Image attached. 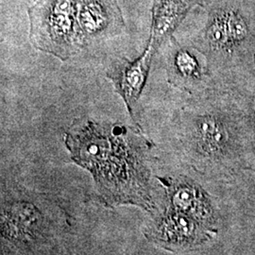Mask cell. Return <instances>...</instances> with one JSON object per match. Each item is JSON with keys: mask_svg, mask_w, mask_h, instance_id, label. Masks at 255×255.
Segmentation results:
<instances>
[{"mask_svg": "<svg viewBox=\"0 0 255 255\" xmlns=\"http://www.w3.org/2000/svg\"><path fill=\"white\" fill-rule=\"evenodd\" d=\"M207 36L214 46H224L230 42L225 15H218L214 18L210 24Z\"/></svg>", "mask_w": 255, "mask_h": 255, "instance_id": "cell-9", "label": "cell"}, {"mask_svg": "<svg viewBox=\"0 0 255 255\" xmlns=\"http://www.w3.org/2000/svg\"><path fill=\"white\" fill-rule=\"evenodd\" d=\"M144 235L148 241L162 246H184L197 240L198 227L192 217L174 210L147 224Z\"/></svg>", "mask_w": 255, "mask_h": 255, "instance_id": "cell-6", "label": "cell"}, {"mask_svg": "<svg viewBox=\"0 0 255 255\" xmlns=\"http://www.w3.org/2000/svg\"><path fill=\"white\" fill-rule=\"evenodd\" d=\"M228 30L229 40L237 42L242 40L247 34V26L243 18L235 11L225 15Z\"/></svg>", "mask_w": 255, "mask_h": 255, "instance_id": "cell-11", "label": "cell"}, {"mask_svg": "<svg viewBox=\"0 0 255 255\" xmlns=\"http://www.w3.org/2000/svg\"><path fill=\"white\" fill-rule=\"evenodd\" d=\"M174 210L197 219L205 218L209 209L201 190L186 182L166 184Z\"/></svg>", "mask_w": 255, "mask_h": 255, "instance_id": "cell-8", "label": "cell"}, {"mask_svg": "<svg viewBox=\"0 0 255 255\" xmlns=\"http://www.w3.org/2000/svg\"><path fill=\"white\" fill-rule=\"evenodd\" d=\"M155 51L154 46L148 43L144 53L140 57L133 61H128L126 58L118 59L107 71V77L123 99L130 118L133 120V109L145 87Z\"/></svg>", "mask_w": 255, "mask_h": 255, "instance_id": "cell-4", "label": "cell"}, {"mask_svg": "<svg viewBox=\"0 0 255 255\" xmlns=\"http://www.w3.org/2000/svg\"><path fill=\"white\" fill-rule=\"evenodd\" d=\"M64 145L74 163L93 176L107 206L134 205L152 211L146 138L119 123L86 120L65 132Z\"/></svg>", "mask_w": 255, "mask_h": 255, "instance_id": "cell-1", "label": "cell"}, {"mask_svg": "<svg viewBox=\"0 0 255 255\" xmlns=\"http://www.w3.org/2000/svg\"><path fill=\"white\" fill-rule=\"evenodd\" d=\"M193 0H154L151 34L148 43L157 49L165 37L179 25Z\"/></svg>", "mask_w": 255, "mask_h": 255, "instance_id": "cell-7", "label": "cell"}, {"mask_svg": "<svg viewBox=\"0 0 255 255\" xmlns=\"http://www.w3.org/2000/svg\"><path fill=\"white\" fill-rule=\"evenodd\" d=\"M2 241L21 250L45 243L50 236L49 222L44 213L31 201H2Z\"/></svg>", "mask_w": 255, "mask_h": 255, "instance_id": "cell-3", "label": "cell"}, {"mask_svg": "<svg viewBox=\"0 0 255 255\" xmlns=\"http://www.w3.org/2000/svg\"><path fill=\"white\" fill-rule=\"evenodd\" d=\"M33 46L62 61L86 46L78 17L77 0H38L27 9Z\"/></svg>", "mask_w": 255, "mask_h": 255, "instance_id": "cell-2", "label": "cell"}, {"mask_svg": "<svg viewBox=\"0 0 255 255\" xmlns=\"http://www.w3.org/2000/svg\"><path fill=\"white\" fill-rule=\"evenodd\" d=\"M175 66L183 77H194L199 68L196 58L186 50H180L175 56Z\"/></svg>", "mask_w": 255, "mask_h": 255, "instance_id": "cell-10", "label": "cell"}, {"mask_svg": "<svg viewBox=\"0 0 255 255\" xmlns=\"http://www.w3.org/2000/svg\"><path fill=\"white\" fill-rule=\"evenodd\" d=\"M82 35L88 44L95 38L117 34L124 20L116 0H77Z\"/></svg>", "mask_w": 255, "mask_h": 255, "instance_id": "cell-5", "label": "cell"}]
</instances>
